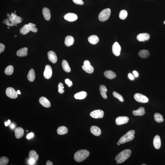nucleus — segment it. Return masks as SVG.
I'll list each match as a JSON object with an SVG mask.
<instances>
[{
	"instance_id": "nucleus-1",
	"label": "nucleus",
	"mask_w": 165,
	"mask_h": 165,
	"mask_svg": "<svg viewBox=\"0 0 165 165\" xmlns=\"http://www.w3.org/2000/svg\"><path fill=\"white\" fill-rule=\"evenodd\" d=\"M132 151L129 149H125L121 152L116 157L115 160L118 163H123L130 156Z\"/></svg>"
},
{
	"instance_id": "nucleus-2",
	"label": "nucleus",
	"mask_w": 165,
	"mask_h": 165,
	"mask_svg": "<svg viewBox=\"0 0 165 165\" xmlns=\"http://www.w3.org/2000/svg\"><path fill=\"white\" fill-rule=\"evenodd\" d=\"M90 153L88 150H81L78 151L74 155V159L77 162H80L86 159L89 156Z\"/></svg>"
},
{
	"instance_id": "nucleus-3",
	"label": "nucleus",
	"mask_w": 165,
	"mask_h": 165,
	"mask_svg": "<svg viewBox=\"0 0 165 165\" xmlns=\"http://www.w3.org/2000/svg\"><path fill=\"white\" fill-rule=\"evenodd\" d=\"M36 27L35 24L29 23L28 24H25L21 28L20 30V33L22 34L26 35L28 33L29 31L36 32L38 30Z\"/></svg>"
},
{
	"instance_id": "nucleus-4",
	"label": "nucleus",
	"mask_w": 165,
	"mask_h": 165,
	"mask_svg": "<svg viewBox=\"0 0 165 165\" xmlns=\"http://www.w3.org/2000/svg\"><path fill=\"white\" fill-rule=\"evenodd\" d=\"M135 134V131L134 130H131L128 131L126 134L121 137L118 142L120 144H123L132 141L134 138Z\"/></svg>"
},
{
	"instance_id": "nucleus-5",
	"label": "nucleus",
	"mask_w": 165,
	"mask_h": 165,
	"mask_svg": "<svg viewBox=\"0 0 165 165\" xmlns=\"http://www.w3.org/2000/svg\"><path fill=\"white\" fill-rule=\"evenodd\" d=\"M6 15L8 17V19L10 23L14 24V25L16 26L17 24L22 23V18L18 16L15 13H12L11 15L7 13Z\"/></svg>"
},
{
	"instance_id": "nucleus-6",
	"label": "nucleus",
	"mask_w": 165,
	"mask_h": 165,
	"mask_svg": "<svg viewBox=\"0 0 165 165\" xmlns=\"http://www.w3.org/2000/svg\"><path fill=\"white\" fill-rule=\"evenodd\" d=\"M111 14V10L110 8L105 9L101 11L98 15V19L101 22H105L110 17Z\"/></svg>"
},
{
	"instance_id": "nucleus-7",
	"label": "nucleus",
	"mask_w": 165,
	"mask_h": 165,
	"mask_svg": "<svg viewBox=\"0 0 165 165\" xmlns=\"http://www.w3.org/2000/svg\"><path fill=\"white\" fill-rule=\"evenodd\" d=\"M134 98L136 100L140 103H146L149 101V99L144 95L140 93H136L134 95Z\"/></svg>"
},
{
	"instance_id": "nucleus-8",
	"label": "nucleus",
	"mask_w": 165,
	"mask_h": 165,
	"mask_svg": "<svg viewBox=\"0 0 165 165\" xmlns=\"http://www.w3.org/2000/svg\"><path fill=\"white\" fill-rule=\"evenodd\" d=\"M6 93L8 97L11 98L15 99L17 98L18 94L14 88H8L6 89Z\"/></svg>"
},
{
	"instance_id": "nucleus-9",
	"label": "nucleus",
	"mask_w": 165,
	"mask_h": 165,
	"mask_svg": "<svg viewBox=\"0 0 165 165\" xmlns=\"http://www.w3.org/2000/svg\"><path fill=\"white\" fill-rule=\"evenodd\" d=\"M104 112L102 110H96L92 112L90 115L92 118H101L103 117Z\"/></svg>"
},
{
	"instance_id": "nucleus-10",
	"label": "nucleus",
	"mask_w": 165,
	"mask_h": 165,
	"mask_svg": "<svg viewBox=\"0 0 165 165\" xmlns=\"http://www.w3.org/2000/svg\"><path fill=\"white\" fill-rule=\"evenodd\" d=\"M52 74V71L51 67L49 65H47L44 72V77L46 79H50L51 77Z\"/></svg>"
},
{
	"instance_id": "nucleus-11",
	"label": "nucleus",
	"mask_w": 165,
	"mask_h": 165,
	"mask_svg": "<svg viewBox=\"0 0 165 165\" xmlns=\"http://www.w3.org/2000/svg\"><path fill=\"white\" fill-rule=\"evenodd\" d=\"M129 118L126 116L119 117L116 119V123L118 125H120L128 123Z\"/></svg>"
},
{
	"instance_id": "nucleus-12",
	"label": "nucleus",
	"mask_w": 165,
	"mask_h": 165,
	"mask_svg": "<svg viewBox=\"0 0 165 165\" xmlns=\"http://www.w3.org/2000/svg\"><path fill=\"white\" fill-rule=\"evenodd\" d=\"M121 47L117 42H116L112 46L113 53L116 56H119L120 54Z\"/></svg>"
},
{
	"instance_id": "nucleus-13",
	"label": "nucleus",
	"mask_w": 165,
	"mask_h": 165,
	"mask_svg": "<svg viewBox=\"0 0 165 165\" xmlns=\"http://www.w3.org/2000/svg\"><path fill=\"white\" fill-rule=\"evenodd\" d=\"M64 19L69 22L75 21L77 20L78 17L77 15L72 13H68L64 16Z\"/></svg>"
},
{
	"instance_id": "nucleus-14",
	"label": "nucleus",
	"mask_w": 165,
	"mask_h": 165,
	"mask_svg": "<svg viewBox=\"0 0 165 165\" xmlns=\"http://www.w3.org/2000/svg\"><path fill=\"white\" fill-rule=\"evenodd\" d=\"M150 35L147 33H141L138 35L137 40L140 42H144L147 41L150 39Z\"/></svg>"
},
{
	"instance_id": "nucleus-15",
	"label": "nucleus",
	"mask_w": 165,
	"mask_h": 165,
	"mask_svg": "<svg viewBox=\"0 0 165 165\" xmlns=\"http://www.w3.org/2000/svg\"><path fill=\"white\" fill-rule=\"evenodd\" d=\"M48 58L49 60L53 63H56L57 61V57L56 54L54 51H50L47 53Z\"/></svg>"
},
{
	"instance_id": "nucleus-16",
	"label": "nucleus",
	"mask_w": 165,
	"mask_h": 165,
	"mask_svg": "<svg viewBox=\"0 0 165 165\" xmlns=\"http://www.w3.org/2000/svg\"><path fill=\"white\" fill-rule=\"evenodd\" d=\"M40 103L44 107L49 108L51 106L50 102L46 97H41L39 100Z\"/></svg>"
},
{
	"instance_id": "nucleus-17",
	"label": "nucleus",
	"mask_w": 165,
	"mask_h": 165,
	"mask_svg": "<svg viewBox=\"0 0 165 165\" xmlns=\"http://www.w3.org/2000/svg\"><path fill=\"white\" fill-rule=\"evenodd\" d=\"M153 144L156 149H159L160 148L161 145V140L160 137L158 135H156L154 137L153 141Z\"/></svg>"
},
{
	"instance_id": "nucleus-18",
	"label": "nucleus",
	"mask_w": 165,
	"mask_h": 165,
	"mask_svg": "<svg viewBox=\"0 0 165 165\" xmlns=\"http://www.w3.org/2000/svg\"><path fill=\"white\" fill-rule=\"evenodd\" d=\"M90 131L91 132L96 136H99L101 134L100 129L96 126H92L91 128Z\"/></svg>"
},
{
	"instance_id": "nucleus-19",
	"label": "nucleus",
	"mask_w": 165,
	"mask_h": 165,
	"mask_svg": "<svg viewBox=\"0 0 165 165\" xmlns=\"http://www.w3.org/2000/svg\"><path fill=\"white\" fill-rule=\"evenodd\" d=\"M15 136L17 139L21 138L24 134V130L21 127H19L15 130Z\"/></svg>"
},
{
	"instance_id": "nucleus-20",
	"label": "nucleus",
	"mask_w": 165,
	"mask_h": 165,
	"mask_svg": "<svg viewBox=\"0 0 165 165\" xmlns=\"http://www.w3.org/2000/svg\"><path fill=\"white\" fill-rule=\"evenodd\" d=\"M43 15L44 18L47 21H49L51 18L50 10L46 7L44 8L43 9Z\"/></svg>"
},
{
	"instance_id": "nucleus-21",
	"label": "nucleus",
	"mask_w": 165,
	"mask_h": 165,
	"mask_svg": "<svg viewBox=\"0 0 165 165\" xmlns=\"http://www.w3.org/2000/svg\"><path fill=\"white\" fill-rule=\"evenodd\" d=\"M74 40L73 37L71 36H67L65 39V44L66 46L70 47L73 44Z\"/></svg>"
},
{
	"instance_id": "nucleus-22",
	"label": "nucleus",
	"mask_w": 165,
	"mask_h": 165,
	"mask_svg": "<svg viewBox=\"0 0 165 165\" xmlns=\"http://www.w3.org/2000/svg\"><path fill=\"white\" fill-rule=\"evenodd\" d=\"M28 49L27 47H24L19 49L17 52V55L19 57H24L26 56L28 54Z\"/></svg>"
},
{
	"instance_id": "nucleus-23",
	"label": "nucleus",
	"mask_w": 165,
	"mask_h": 165,
	"mask_svg": "<svg viewBox=\"0 0 165 165\" xmlns=\"http://www.w3.org/2000/svg\"><path fill=\"white\" fill-rule=\"evenodd\" d=\"M88 41L92 45H96L99 41L98 36L95 35H93L89 36L88 39Z\"/></svg>"
},
{
	"instance_id": "nucleus-24",
	"label": "nucleus",
	"mask_w": 165,
	"mask_h": 165,
	"mask_svg": "<svg viewBox=\"0 0 165 165\" xmlns=\"http://www.w3.org/2000/svg\"><path fill=\"white\" fill-rule=\"evenodd\" d=\"M87 93L84 91H82L79 92L76 94L74 95V98L77 99H83L85 98L86 97Z\"/></svg>"
},
{
	"instance_id": "nucleus-25",
	"label": "nucleus",
	"mask_w": 165,
	"mask_h": 165,
	"mask_svg": "<svg viewBox=\"0 0 165 165\" xmlns=\"http://www.w3.org/2000/svg\"><path fill=\"white\" fill-rule=\"evenodd\" d=\"M132 113L135 116H142L145 114V109L140 107L138 110L133 111Z\"/></svg>"
},
{
	"instance_id": "nucleus-26",
	"label": "nucleus",
	"mask_w": 165,
	"mask_h": 165,
	"mask_svg": "<svg viewBox=\"0 0 165 165\" xmlns=\"http://www.w3.org/2000/svg\"><path fill=\"white\" fill-rule=\"evenodd\" d=\"M104 75L107 78L112 79L114 78L116 76V74L111 71H107L104 72Z\"/></svg>"
},
{
	"instance_id": "nucleus-27",
	"label": "nucleus",
	"mask_w": 165,
	"mask_h": 165,
	"mask_svg": "<svg viewBox=\"0 0 165 165\" xmlns=\"http://www.w3.org/2000/svg\"><path fill=\"white\" fill-rule=\"evenodd\" d=\"M100 91L102 96L105 99H107V97L106 93L107 91V89L105 85L100 86Z\"/></svg>"
},
{
	"instance_id": "nucleus-28",
	"label": "nucleus",
	"mask_w": 165,
	"mask_h": 165,
	"mask_svg": "<svg viewBox=\"0 0 165 165\" xmlns=\"http://www.w3.org/2000/svg\"><path fill=\"white\" fill-rule=\"evenodd\" d=\"M62 66L64 71L67 72H71V69L68 62L67 61L64 60L62 62Z\"/></svg>"
},
{
	"instance_id": "nucleus-29",
	"label": "nucleus",
	"mask_w": 165,
	"mask_h": 165,
	"mask_svg": "<svg viewBox=\"0 0 165 165\" xmlns=\"http://www.w3.org/2000/svg\"><path fill=\"white\" fill-rule=\"evenodd\" d=\"M36 75L34 70L31 69L30 70L27 75V78L28 80L31 82H33L35 78Z\"/></svg>"
},
{
	"instance_id": "nucleus-30",
	"label": "nucleus",
	"mask_w": 165,
	"mask_h": 165,
	"mask_svg": "<svg viewBox=\"0 0 165 165\" xmlns=\"http://www.w3.org/2000/svg\"><path fill=\"white\" fill-rule=\"evenodd\" d=\"M29 158L34 160L36 162L39 159V156L35 150H31L29 153Z\"/></svg>"
},
{
	"instance_id": "nucleus-31",
	"label": "nucleus",
	"mask_w": 165,
	"mask_h": 165,
	"mask_svg": "<svg viewBox=\"0 0 165 165\" xmlns=\"http://www.w3.org/2000/svg\"><path fill=\"white\" fill-rule=\"evenodd\" d=\"M138 55L141 58H148L150 56V53L147 50H142L139 52Z\"/></svg>"
},
{
	"instance_id": "nucleus-32",
	"label": "nucleus",
	"mask_w": 165,
	"mask_h": 165,
	"mask_svg": "<svg viewBox=\"0 0 165 165\" xmlns=\"http://www.w3.org/2000/svg\"><path fill=\"white\" fill-rule=\"evenodd\" d=\"M68 132V129L67 127L62 126L60 127L57 130V132L58 134L62 135L66 134Z\"/></svg>"
},
{
	"instance_id": "nucleus-33",
	"label": "nucleus",
	"mask_w": 165,
	"mask_h": 165,
	"mask_svg": "<svg viewBox=\"0 0 165 165\" xmlns=\"http://www.w3.org/2000/svg\"><path fill=\"white\" fill-rule=\"evenodd\" d=\"M154 118L155 121L159 123L162 122L164 120L162 116L158 113H156L154 114Z\"/></svg>"
},
{
	"instance_id": "nucleus-34",
	"label": "nucleus",
	"mask_w": 165,
	"mask_h": 165,
	"mask_svg": "<svg viewBox=\"0 0 165 165\" xmlns=\"http://www.w3.org/2000/svg\"><path fill=\"white\" fill-rule=\"evenodd\" d=\"M14 71V67L12 65L8 66L5 70L4 72L6 75H10L12 74Z\"/></svg>"
},
{
	"instance_id": "nucleus-35",
	"label": "nucleus",
	"mask_w": 165,
	"mask_h": 165,
	"mask_svg": "<svg viewBox=\"0 0 165 165\" xmlns=\"http://www.w3.org/2000/svg\"><path fill=\"white\" fill-rule=\"evenodd\" d=\"M128 14V12L126 10H122L119 13V18L122 20H124L127 17Z\"/></svg>"
},
{
	"instance_id": "nucleus-36",
	"label": "nucleus",
	"mask_w": 165,
	"mask_h": 165,
	"mask_svg": "<svg viewBox=\"0 0 165 165\" xmlns=\"http://www.w3.org/2000/svg\"><path fill=\"white\" fill-rule=\"evenodd\" d=\"M82 68L84 71L89 73H93L94 71V69L92 66L90 67H86L83 65L82 66Z\"/></svg>"
},
{
	"instance_id": "nucleus-37",
	"label": "nucleus",
	"mask_w": 165,
	"mask_h": 165,
	"mask_svg": "<svg viewBox=\"0 0 165 165\" xmlns=\"http://www.w3.org/2000/svg\"><path fill=\"white\" fill-rule=\"evenodd\" d=\"M8 158L6 157H2L0 158V165H7L9 162Z\"/></svg>"
},
{
	"instance_id": "nucleus-38",
	"label": "nucleus",
	"mask_w": 165,
	"mask_h": 165,
	"mask_svg": "<svg viewBox=\"0 0 165 165\" xmlns=\"http://www.w3.org/2000/svg\"><path fill=\"white\" fill-rule=\"evenodd\" d=\"M113 95L115 98H117L121 102H123L124 99L121 95L116 92H114L113 93Z\"/></svg>"
},
{
	"instance_id": "nucleus-39",
	"label": "nucleus",
	"mask_w": 165,
	"mask_h": 165,
	"mask_svg": "<svg viewBox=\"0 0 165 165\" xmlns=\"http://www.w3.org/2000/svg\"><path fill=\"white\" fill-rule=\"evenodd\" d=\"M64 87L63 84L61 83H60L58 85V92L60 94H63L64 92Z\"/></svg>"
},
{
	"instance_id": "nucleus-40",
	"label": "nucleus",
	"mask_w": 165,
	"mask_h": 165,
	"mask_svg": "<svg viewBox=\"0 0 165 165\" xmlns=\"http://www.w3.org/2000/svg\"><path fill=\"white\" fill-rule=\"evenodd\" d=\"M2 23L6 24V25L9 26H13L14 25V24L10 23L8 18L7 19H4L3 20V22H2Z\"/></svg>"
},
{
	"instance_id": "nucleus-41",
	"label": "nucleus",
	"mask_w": 165,
	"mask_h": 165,
	"mask_svg": "<svg viewBox=\"0 0 165 165\" xmlns=\"http://www.w3.org/2000/svg\"><path fill=\"white\" fill-rule=\"evenodd\" d=\"M65 82L66 84L68 85L69 87L72 86L73 84L72 82L69 79H66L65 80Z\"/></svg>"
},
{
	"instance_id": "nucleus-42",
	"label": "nucleus",
	"mask_w": 165,
	"mask_h": 165,
	"mask_svg": "<svg viewBox=\"0 0 165 165\" xmlns=\"http://www.w3.org/2000/svg\"><path fill=\"white\" fill-rule=\"evenodd\" d=\"M73 1L74 3L78 5H82L84 3L82 0H73Z\"/></svg>"
},
{
	"instance_id": "nucleus-43",
	"label": "nucleus",
	"mask_w": 165,
	"mask_h": 165,
	"mask_svg": "<svg viewBox=\"0 0 165 165\" xmlns=\"http://www.w3.org/2000/svg\"><path fill=\"white\" fill-rule=\"evenodd\" d=\"M84 65L86 67H91V65L90 62L87 60L84 61Z\"/></svg>"
},
{
	"instance_id": "nucleus-44",
	"label": "nucleus",
	"mask_w": 165,
	"mask_h": 165,
	"mask_svg": "<svg viewBox=\"0 0 165 165\" xmlns=\"http://www.w3.org/2000/svg\"><path fill=\"white\" fill-rule=\"evenodd\" d=\"M5 46L4 44L1 43L0 44V53L3 52L5 50Z\"/></svg>"
},
{
	"instance_id": "nucleus-45",
	"label": "nucleus",
	"mask_w": 165,
	"mask_h": 165,
	"mask_svg": "<svg viewBox=\"0 0 165 165\" xmlns=\"http://www.w3.org/2000/svg\"><path fill=\"white\" fill-rule=\"evenodd\" d=\"M36 162L34 160L29 158L28 160V165H32L35 164Z\"/></svg>"
},
{
	"instance_id": "nucleus-46",
	"label": "nucleus",
	"mask_w": 165,
	"mask_h": 165,
	"mask_svg": "<svg viewBox=\"0 0 165 165\" xmlns=\"http://www.w3.org/2000/svg\"><path fill=\"white\" fill-rule=\"evenodd\" d=\"M34 136V134L33 133H31L27 135L26 136V138L28 139H30L32 137H33Z\"/></svg>"
},
{
	"instance_id": "nucleus-47",
	"label": "nucleus",
	"mask_w": 165,
	"mask_h": 165,
	"mask_svg": "<svg viewBox=\"0 0 165 165\" xmlns=\"http://www.w3.org/2000/svg\"><path fill=\"white\" fill-rule=\"evenodd\" d=\"M10 123H11V121H10V119H8L7 121L5 122L4 124L5 126H7L9 125H10Z\"/></svg>"
},
{
	"instance_id": "nucleus-48",
	"label": "nucleus",
	"mask_w": 165,
	"mask_h": 165,
	"mask_svg": "<svg viewBox=\"0 0 165 165\" xmlns=\"http://www.w3.org/2000/svg\"><path fill=\"white\" fill-rule=\"evenodd\" d=\"M128 77L130 80H133L134 79V76L131 73H129L128 74Z\"/></svg>"
},
{
	"instance_id": "nucleus-49",
	"label": "nucleus",
	"mask_w": 165,
	"mask_h": 165,
	"mask_svg": "<svg viewBox=\"0 0 165 165\" xmlns=\"http://www.w3.org/2000/svg\"><path fill=\"white\" fill-rule=\"evenodd\" d=\"M16 126L14 124H12L10 125V127L12 129H14L15 128Z\"/></svg>"
},
{
	"instance_id": "nucleus-50",
	"label": "nucleus",
	"mask_w": 165,
	"mask_h": 165,
	"mask_svg": "<svg viewBox=\"0 0 165 165\" xmlns=\"http://www.w3.org/2000/svg\"><path fill=\"white\" fill-rule=\"evenodd\" d=\"M46 165H52V162L50 161H48L46 163Z\"/></svg>"
},
{
	"instance_id": "nucleus-51",
	"label": "nucleus",
	"mask_w": 165,
	"mask_h": 165,
	"mask_svg": "<svg viewBox=\"0 0 165 165\" xmlns=\"http://www.w3.org/2000/svg\"><path fill=\"white\" fill-rule=\"evenodd\" d=\"M133 73L134 74L135 76L136 77H137L139 76V74L138 73L136 72V71H133Z\"/></svg>"
},
{
	"instance_id": "nucleus-52",
	"label": "nucleus",
	"mask_w": 165,
	"mask_h": 165,
	"mask_svg": "<svg viewBox=\"0 0 165 165\" xmlns=\"http://www.w3.org/2000/svg\"><path fill=\"white\" fill-rule=\"evenodd\" d=\"M17 93L18 94H21L20 91L19 90L17 91Z\"/></svg>"
},
{
	"instance_id": "nucleus-53",
	"label": "nucleus",
	"mask_w": 165,
	"mask_h": 165,
	"mask_svg": "<svg viewBox=\"0 0 165 165\" xmlns=\"http://www.w3.org/2000/svg\"><path fill=\"white\" fill-rule=\"evenodd\" d=\"M117 144L118 145H120V144L118 142L117 143Z\"/></svg>"
},
{
	"instance_id": "nucleus-54",
	"label": "nucleus",
	"mask_w": 165,
	"mask_h": 165,
	"mask_svg": "<svg viewBox=\"0 0 165 165\" xmlns=\"http://www.w3.org/2000/svg\"><path fill=\"white\" fill-rule=\"evenodd\" d=\"M141 165H146V164H142Z\"/></svg>"
},
{
	"instance_id": "nucleus-55",
	"label": "nucleus",
	"mask_w": 165,
	"mask_h": 165,
	"mask_svg": "<svg viewBox=\"0 0 165 165\" xmlns=\"http://www.w3.org/2000/svg\"><path fill=\"white\" fill-rule=\"evenodd\" d=\"M164 24H165V21H164Z\"/></svg>"
},
{
	"instance_id": "nucleus-56",
	"label": "nucleus",
	"mask_w": 165,
	"mask_h": 165,
	"mask_svg": "<svg viewBox=\"0 0 165 165\" xmlns=\"http://www.w3.org/2000/svg\"><path fill=\"white\" fill-rule=\"evenodd\" d=\"M17 36L16 35H15V37H16Z\"/></svg>"
}]
</instances>
